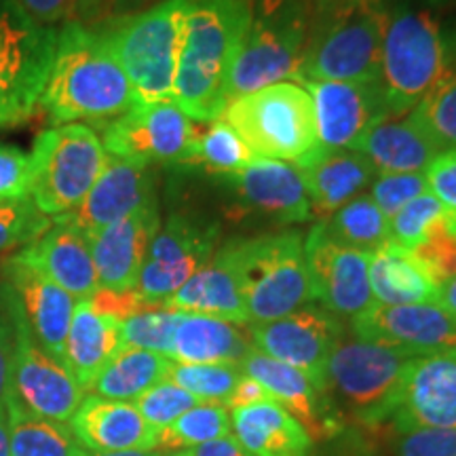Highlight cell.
<instances>
[{"label":"cell","mask_w":456,"mask_h":456,"mask_svg":"<svg viewBox=\"0 0 456 456\" xmlns=\"http://www.w3.org/2000/svg\"><path fill=\"white\" fill-rule=\"evenodd\" d=\"M0 456H11V437H9V414H7V408L0 410Z\"/></svg>","instance_id":"57"},{"label":"cell","mask_w":456,"mask_h":456,"mask_svg":"<svg viewBox=\"0 0 456 456\" xmlns=\"http://www.w3.org/2000/svg\"><path fill=\"white\" fill-rule=\"evenodd\" d=\"M138 104L134 87L98 26L57 28L53 64L38 100L55 125L117 118Z\"/></svg>","instance_id":"1"},{"label":"cell","mask_w":456,"mask_h":456,"mask_svg":"<svg viewBox=\"0 0 456 456\" xmlns=\"http://www.w3.org/2000/svg\"><path fill=\"white\" fill-rule=\"evenodd\" d=\"M237 442L252 456H306L313 440L277 402L231 410Z\"/></svg>","instance_id":"31"},{"label":"cell","mask_w":456,"mask_h":456,"mask_svg":"<svg viewBox=\"0 0 456 456\" xmlns=\"http://www.w3.org/2000/svg\"><path fill=\"white\" fill-rule=\"evenodd\" d=\"M243 372L232 363H175L171 362L167 380L195 395L203 403L226 406L241 383Z\"/></svg>","instance_id":"40"},{"label":"cell","mask_w":456,"mask_h":456,"mask_svg":"<svg viewBox=\"0 0 456 456\" xmlns=\"http://www.w3.org/2000/svg\"><path fill=\"white\" fill-rule=\"evenodd\" d=\"M15 256L66 289L74 300H89L100 289L89 237L64 216L53 218L47 232Z\"/></svg>","instance_id":"22"},{"label":"cell","mask_w":456,"mask_h":456,"mask_svg":"<svg viewBox=\"0 0 456 456\" xmlns=\"http://www.w3.org/2000/svg\"><path fill=\"white\" fill-rule=\"evenodd\" d=\"M117 0H77L74 7V21H81L85 26H95L106 21L112 13Z\"/></svg>","instance_id":"54"},{"label":"cell","mask_w":456,"mask_h":456,"mask_svg":"<svg viewBox=\"0 0 456 456\" xmlns=\"http://www.w3.org/2000/svg\"><path fill=\"white\" fill-rule=\"evenodd\" d=\"M239 368L245 376L258 380L279 406L288 410L289 416H294L305 427L313 442L328 436L330 420L326 419V410H323V397L326 395L313 385L309 376L256 349L243 359Z\"/></svg>","instance_id":"27"},{"label":"cell","mask_w":456,"mask_h":456,"mask_svg":"<svg viewBox=\"0 0 456 456\" xmlns=\"http://www.w3.org/2000/svg\"><path fill=\"white\" fill-rule=\"evenodd\" d=\"M165 309L212 315L237 323V326H243V323L248 326L249 319L245 313L241 292H239L231 243L222 245L212 260L171 296Z\"/></svg>","instance_id":"28"},{"label":"cell","mask_w":456,"mask_h":456,"mask_svg":"<svg viewBox=\"0 0 456 456\" xmlns=\"http://www.w3.org/2000/svg\"><path fill=\"white\" fill-rule=\"evenodd\" d=\"M309 28V0H256L252 26L228 77L226 100L296 78Z\"/></svg>","instance_id":"7"},{"label":"cell","mask_w":456,"mask_h":456,"mask_svg":"<svg viewBox=\"0 0 456 456\" xmlns=\"http://www.w3.org/2000/svg\"><path fill=\"white\" fill-rule=\"evenodd\" d=\"M254 159L256 155L239 138L237 131L224 118H218L209 123L205 131H199L188 167H201L208 174L224 178L245 169Z\"/></svg>","instance_id":"37"},{"label":"cell","mask_w":456,"mask_h":456,"mask_svg":"<svg viewBox=\"0 0 456 456\" xmlns=\"http://www.w3.org/2000/svg\"><path fill=\"white\" fill-rule=\"evenodd\" d=\"M121 349V322L100 315L89 300H78L64 346V366L77 383L89 391L106 363Z\"/></svg>","instance_id":"29"},{"label":"cell","mask_w":456,"mask_h":456,"mask_svg":"<svg viewBox=\"0 0 456 456\" xmlns=\"http://www.w3.org/2000/svg\"><path fill=\"white\" fill-rule=\"evenodd\" d=\"M91 306L100 313V315L112 317L117 322H125V319L138 315V313L157 309L151 306L148 302L138 294V289H127V292H112V289H98L89 298Z\"/></svg>","instance_id":"50"},{"label":"cell","mask_w":456,"mask_h":456,"mask_svg":"<svg viewBox=\"0 0 456 456\" xmlns=\"http://www.w3.org/2000/svg\"><path fill=\"white\" fill-rule=\"evenodd\" d=\"M85 393L87 391L77 383L70 370L41 349L21 315L7 402H15L38 419L70 423Z\"/></svg>","instance_id":"16"},{"label":"cell","mask_w":456,"mask_h":456,"mask_svg":"<svg viewBox=\"0 0 456 456\" xmlns=\"http://www.w3.org/2000/svg\"><path fill=\"white\" fill-rule=\"evenodd\" d=\"M224 180L248 208L269 216L279 224H302L311 220V201L296 165L256 157L248 167L224 175Z\"/></svg>","instance_id":"24"},{"label":"cell","mask_w":456,"mask_h":456,"mask_svg":"<svg viewBox=\"0 0 456 456\" xmlns=\"http://www.w3.org/2000/svg\"><path fill=\"white\" fill-rule=\"evenodd\" d=\"M252 351V338L237 323L199 313H182L174 334L171 362L241 366Z\"/></svg>","instance_id":"30"},{"label":"cell","mask_w":456,"mask_h":456,"mask_svg":"<svg viewBox=\"0 0 456 456\" xmlns=\"http://www.w3.org/2000/svg\"><path fill=\"white\" fill-rule=\"evenodd\" d=\"M180 456H252L237 442L235 436L220 437V440L201 444V446L178 450Z\"/></svg>","instance_id":"53"},{"label":"cell","mask_w":456,"mask_h":456,"mask_svg":"<svg viewBox=\"0 0 456 456\" xmlns=\"http://www.w3.org/2000/svg\"><path fill=\"white\" fill-rule=\"evenodd\" d=\"M387 420L402 433L456 429V349L410 359L391 397Z\"/></svg>","instance_id":"15"},{"label":"cell","mask_w":456,"mask_h":456,"mask_svg":"<svg viewBox=\"0 0 456 456\" xmlns=\"http://www.w3.org/2000/svg\"><path fill=\"white\" fill-rule=\"evenodd\" d=\"M228 243L249 323L273 322L317 302L305 241L298 232H275Z\"/></svg>","instance_id":"5"},{"label":"cell","mask_w":456,"mask_h":456,"mask_svg":"<svg viewBox=\"0 0 456 456\" xmlns=\"http://www.w3.org/2000/svg\"><path fill=\"white\" fill-rule=\"evenodd\" d=\"M399 456H456V429L406 431Z\"/></svg>","instance_id":"49"},{"label":"cell","mask_w":456,"mask_h":456,"mask_svg":"<svg viewBox=\"0 0 456 456\" xmlns=\"http://www.w3.org/2000/svg\"><path fill=\"white\" fill-rule=\"evenodd\" d=\"M0 271H3L4 281L17 294L34 340L51 357L64 363L66 336L70 330L77 300L17 256L4 260Z\"/></svg>","instance_id":"21"},{"label":"cell","mask_w":456,"mask_h":456,"mask_svg":"<svg viewBox=\"0 0 456 456\" xmlns=\"http://www.w3.org/2000/svg\"><path fill=\"white\" fill-rule=\"evenodd\" d=\"M262 402H275L269 391L262 387L258 380L249 379V376L243 374L241 383L237 385L235 393H232L231 399H228L226 408L235 410V408H243V406H252V403H262Z\"/></svg>","instance_id":"52"},{"label":"cell","mask_w":456,"mask_h":456,"mask_svg":"<svg viewBox=\"0 0 456 456\" xmlns=\"http://www.w3.org/2000/svg\"><path fill=\"white\" fill-rule=\"evenodd\" d=\"M448 68V41L437 17L402 3L389 9L379 85L393 117H406Z\"/></svg>","instance_id":"6"},{"label":"cell","mask_w":456,"mask_h":456,"mask_svg":"<svg viewBox=\"0 0 456 456\" xmlns=\"http://www.w3.org/2000/svg\"><path fill=\"white\" fill-rule=\"evenodd\" d=\"M313 13L296 81H379L389 17L385 0H334Z\"/></svg>","instance_id":"3"},{"label":"cell","mask_w":456,"mask_h":456,"mask_svg":"<svg viewBox=\"0 0 456 456\" xmlns=\"http://www.w3.org/2000/svg\"><path fill=\"white\" fill-rule=\"evenodd\" d=\"M218 224L171 214L148 248L138 277V294L151 306L165 309L167 300L216 254Z\"/></svg>","instance_id":"13"},{"label":"cell","mask_w":456,"mask_h":456,"mask_svg":"<svg viewBox=\"0 0 456 456\" xmlns=\"http://www.w3.org/2000/svg\"><path fill=\"white\" fill-rule=\"evenodd\" d=\"M410 359L391 346L342 334L328 359L326 397H334L355 420L383 423Z\"/></svg>","instance_id":"11"},{"label":"cell","mask_w":456,"mask_h":456,"mask_svg":"<svg viewBox=\"0 0 456 456\" xmlns=\"http://www.w3.org/2000/svg\"><path fill=\"white\" fill-rule=\"evenodd\" d=\"M353 151L366 155L380 174H425L442 152L410 114L376 125Z\"/></svg>","instance_id":"32"},{"label":"cell","mask_w":456,"mask_h":456,"mask_svg":"<svg viewBox=\"0 0 456 456\" xmlns=\"http://www.w3.org/2000/svg\"><path fill=\"white\" fill-rule=\"evenodd\" d=\"M191 0H163L140 13L95 24L121 61L138 104L174 102Z\"/></svg>","instance_id":"4"},{"label":"cell","mask_w":456,"mask_h":456,"mask_svg":"<svg viewBox=\"0 0 456 456\" xmlns=\"http://www.w3.org/2000/svg\"><path fill=\"white\" fill-rule=\"evenodd\" d=\"M429 192L425 174H380L372 182L374 203L383 209L387 218H393L403 205L414 201L416 197Z\"/></svg>","instance_id":"47"},{"label":"cell","mask_w":456,"mask_h":456,"mask_svg":"<svg viewBox=\"0 0 456 456\" xmlns=\"http://www.w3.org/2000/svg\"><path fill=\"white\" fill-rule=\"evenodd\" d=\"M32 165L21 148L0 144V203L30 199Z\"/></svg>","instance_id":"48"},{"label":"cell","mask_w":456,"mask_h":456,"mask_svg":"<svg viewBox=\"0 0 456 456\" xmlns=\"http://www.w3.org/2000/svg\"><path fill=\"white\" fill-rule=\"evenodd\" d=\"M182 311L151 309L121 322L123 346L144 349L171 359L174 334L178 328Z\"/></svg>","instance_id":"41"},{"label":"cell","mask_w":456,"mask_h":456,"mask_svg":"<svg viewBox=\"0 0 456 456\" xmlns=\"http://www.w3.org/2000/svg\"><path fill=\"white\" fill-rule=\"evenodd\" d=\"M444 218H446V212H444L440 201L431 192H425V195L403 205L393 218H389L391 241L412 252L431 235L433 228L440 224Z\"/></svg>","instance_id":"42"},{"label":"cell","mask_w":456,"mask_h":456,"mask_svg":"<svg viewBox=\"0 0 456 456\" xmlns=\"http://www.w3.org/2000/svg\"><path fill=\"white\" fill-rule=\"evenodd\" d=\"M305 256L317 302H322L323 309L336 317L355 319L374 305L370 289L372 254L334 241L322 222L306 235Z\"/></svg>","instance_id":"17"},{"label":"cell","mask_w":456,"mask_h":456,"mask_svg":"<svg viewBox=\"0 0 456 456\" xmlns=\"http://www.w3.org/2000/svg\"><path fill=\"white\" fill-rule=\"evenodd\" d=\"M163 450H127V452H89L87 456H165Z\"/></svg>","instance_id":"58"},{"label":"cell","mask_w":456,"mask_h":456,"mask_svg":"<svg viewBox=\"0 0 456 456\" xmlns=\"http://www.w3.org/2000/svg\"><path fill=\"white\" fill-rule=\"evenodd\" d=\"M351 328L357 338L379 342L410 357L456 349V317L440 302L395 306L374 302L366 313L351 319Z\"/></svg>","instance_id":"18"},{"label":"cell","mask_w":456,"mask_h":456,"mask_svg":"<svg viewBox=\"0 0 456 456\" xmlns=\"http://www.w3.org/2000/svg\"><path fill=\"white\" fill-rule=\"evenodd\" d=\"M134 403L140 410V414L144 416L148 425L163 431L171 423H175L182 414L203 402H199L195 395H191L182 387L165 379L152 387V389H148L144 395H140Z\"/></svg>","instance_id":"44"},{"label":"cell","mask_w":456,"mask_h":456,"mask_svg":"<svg viewBox=\"0 0 456 456\" xmlns=\"http://www.w3.org/2000/svg\"><path fill=\"white\" fill-rule=\"evenodd\" d=\"M159 3H163V0H117L108 20H112V17H125V15L140 13V11L155 7V4H159Z\"/></svg>","instance_id":"55"},{"label":"cell","mask_w":456,"mask_h":456,"mask_svg":"<svg viewBox=\"0 0 456 456\" xmlns=\"http://www.w3.org/2000/svg\"><path fill=\"white\" fill-rule=\"evenodd\" d=\"M21 315H24V311H21L17 294L0 277V410L7 408Z\"/></svg>","instance_id":"45"},{"label":"cell","mask_w":456,"mask_h":456,"mask_svg":"<svg viewBox=\"0 0 456 456\" xmlns=\"http://www.w3.org/2000/svg\"><path fill=\"white\" fill-rule=\"evenodd\" d=\"M231 410L220 403H199L159 433V450L175 452L231 436Z\"/></svg>","instance_id":"39"},{"label":"cell","mask_w":456,"mask_h":456,"mask_svg":"<svg viewBox=\"0 0 456 456\" xmlns=\"http://www.w3.org/2000/svg\"><path fill=\"white\" fill-rule=\"evenodd\" d=\"M159 203L157 171L129 159L108 155L100 178L78 208L64 214L87 237L98 235L106 226L129 214Z\"/></svg>","instance_id":"20"},{"label":"cell","mask_w":456,"mask_h":456,"mask_svg":"<svg viewBox=\"0 0 456 456\" xmlns=\"http://www.w3.org/2000/svg\"><path fill=\"white\" fill-rule=\"evenodd\" d=\"M11 456H87L70 425L38 419L15 402H7Z\"/></svg>","instance_id":"35"},{"label":"cell","mask_w":456,"mask_h":456,"mask_svg":"<svg viewBox=\"0 0 456 456\" xmlns=\"http://www.w3.org/2000/svg\"><path fill=\"white\" fill-rule=\"evenodd\" d=\"M302 184L319 216H332L372 184L376 167L366 155L349 148L315 146L296 159Z\"/></svg>","instance_id":"25"},{"label":"cell","mask_w":456,"mask_h":456,"mask_svg":"<svg viewBox=\"0 0 456 456\" xmlns=\"http://www.w3.org/2000/svg\"><path fill=\"white\" fill-rule=\"evenodd\" d=\"M256 0H191L186 13L174 104L195 123L224 114L226 85L252 26Z\"/></svg>","instance_id":"2"},{"label":"cell","mask_w":456,"mask_h":456,"mask_svg":"<svg viewBox=\"0 0 456 456\" xmlns=\"http://www.w3.org/2000/svg\"><path fill=\"white\" fill-rule=\"evenodd\" d=\"M159 228H161V216H159V203H155L89 237L102 289H112V292L135 289L146 252Z\"/></svg>","instance_id":"23"},{"label":"cell","mask_w":456,"mask_h":456,"mask_svg":"<svg viewBox=\"0 0 456 456\" xmlns=\"http://www.w3.org/2000/svg\"><path fill=\"white\" fill-rule=\"evenodd\" d=\"M414 258L425 266L433 281L440 285L448 283L456 275V237L446 226V218L431 231L419 248L412 249Z\"/></svg>","instance_id":"46"},{"label":"cell","mask_w":456,"mask_h":456,"mask_svg":"<svg viewBox=\"0 0 456 456\" xmlns=\"http://www.w3.org/2000/svg\"><path fill=\"white\" fill-rule=\"evenodd\" d=\"M57 28H45L0 0V127L34 117L53 64Z\"/></svg>","instance_id":"10"},{"label":"cell","mask_w":456,"mask_h":456,"mask_svg":"<svg viewBox=\"0 0 456 456\" xmlns=\"http://www.w3.org/2000/svg\"><path fill=\"white\" fill-rule=\"evenodd\" d=\"M165 456H180V452H178V450H175V452H167Z\"/></svg>","instance_id":"60"},{"label":"cell","mask_w":456,"mask_h":456,"mask_svg":"<svg viewBox=\"0 0 456 456\" xmlns=\"http://www.w3.org/2000/svg\"><path fill=\"white\" fill-rule=\"evenodd\" d=\"M315 106L319 144L353 151L368 131L391 118L379 81H305Z\"/></svg>","instance_id":"19"},{"label":"cell","mask_w":456,"mask_h":456,"mask_svg":"<svg viewBox=\"0 0 456 456\" xmlns=\"http://www.w3.org/2000/svg\"><path fill=\"white\" fill-rule=\"evenodd\" d=\"M17 7L45 28L64 26L74 20L77 0H15Z\"/></svg>","instance_id":"51"},{"label":"cell","mask_w":456,"mask_h":456,"mask_svg":"<svg viewBox=\"0 0 456 456\" xmlns=\"http://www.w3.org/2000/svg\"><path fill=\"white\" fill-rule=\"evenodd\" d=\"M222 117L256 157L296 161L319 146L315 106L302 85L283 81L245 94Z\"/></svg>","instance_id":"8"},{"label":"cell","mask_w":456,"mask_h":456,"mask_svg":"<svg viewBox=\"0 0 456 456\" xmlns=\"http://www.w3.org/2000/svg\"><path fill=\"white\" fill-rule=\"evenodd\" d=\"M248 334L256 351L300 370L326 395L328 359L345 334L340 317L322 306H302L273 322L248 323Z\"/></svg>","instance_id":"14"},{"label":"cell","mask_w":456,"mask_h":456,"mask_svg":"<svg viewBox=\"0 0 456 456\" xmlns=\"http://www.w3.org/2000/svg\"><path fill=\"white\" fill-rule=\"evenodd\" d=\"M328 3H334V0H315V7H322V4H328Z\"/></svg>","instance_id":"59"},{"label":"cell","mask_w":456,"mask_h":456,"mask_svg":"<svg viewBox=\"0 0 456 456\" xmlns=\"http://www.w3.org/2000/svg\"><path fill=\"white\" fill-rule=\"evenodd\" d=\"M440 305L444 309L452 313L456 317V275L450 279L448 283L442 285V292H440Z\"/></svg>","instance_id":"56"},{"label":"cell","mask_w":456,"mask_h":456,"mask_svg":"<svg viewBox=\"0 0 456 456\" xmlns=\"http://www.w3.org/2000/svg\"><path fill=\"white\" fill-rule=\"evenodd\" d=\"M104 163L106 151L89 125L66 123L45 129L30 152V197L49 218L72 212L89 195Z\"/></svg>","instance_id":"9"},{"label":"cell","mask_w":456,"mask_h":456,"mask_svg":"<svg viewBox=\"0 0 456 456\" xmlns=\"http://www.w3.org/2000/svg\"><path fill=\"white\" fill-rule=\"evenodd\" d=\"M68 425L89 452L159 450L161 431L148 425L131 402L89 395L83 399Z\"/></svg>","instance_id":"26"},{"label":"cell","mask_w":456,"mask_h":456,"mask_svg":"<svg viewBox=\"0 0 456 456\" xmlns=\"http://www.w3.org/2000/svg\"><path fill=\"white\" fill-rule=\"evenodd\" d=\"M370 289L376 305L440 302V285L433 281L412 252L393 241L370 256Z\"/></svg>","instance_id":"33"},{"label":"cell","mask_w":456,"mask_h":456,"mask_svg":"<svg viewBox=\"0 0 456 456\" xmlns=\"http://www.w3.org/2000/svg\"><path fill=\"white\" fill-rule=\"evenodd\" d=\"M437 3H444V0H437Z\"/></svg>","instance_id":"61"},{"label":"cell","mask_w":456,"mask_h":456,"mask_svg":"<svg viewBox=\"0 0 456 456\" xmlns=\"http://www.w3.org/2000/svg\"><path fill=\"white\" fill-rule=\"evenodd\" d=\"M171 359L144 349L123 346L102 370L89 391L94 395L134 403L148 389L167 379Z\"/></svg>","instance_id":"34"},{"label":"cell","mask_w":456,"mask_h":456,"mask_svg":"<svg viewBox=\"0 0 456 456\" xmlns=\"http://www.w3.org/2000/svg\"><path fill=\"white\" fill-rule=\"evenodd\" d=\"M53 218L43 214L34 199L0 203V252L32 243L49 231Z\"/></svg>","instance_id":"43"},{"label":"cell","mask_w":456,"mask_h":456,"mask_svg":"<svg viewBox=\"0 0 456 456\" xmlns=\"http://www.w3.org/2000/svg\"><path fill=\"white\" fill-rule=\"evenodd\" d=\"M102 125V146L108 155L142 165L188 167L199 129L174 102L135 104Z\"/></svg>","instance_id":"12"},{"label":"cell","mask_w":456,"mask_h":456,"mask_svg":"<svg viewBox=\"0 0 456 456\" xmlns=\"http://www.w3.org/2000/svg\"><path fill=\"white\" fill-rule=\"evenodd\" d=\"M408 114L440 151H456V64L448 61L440 81Z\"/></svg>","instance_id":"38"},{"label":"cell","mask_w":456,"mask_h":456,"mask_svg":"<svg viewBox=\"0 0 456 456\" xmlns=\"http://www.w3.org/2000/svg\"><path fill=\"white\" fill-rule=\"evenodd\" d=\"M328 235L346 248L374 254L391 243L389 218L370 195H359L323 222Z\"/></svg>","instance_id":"36"}]
</instances>
